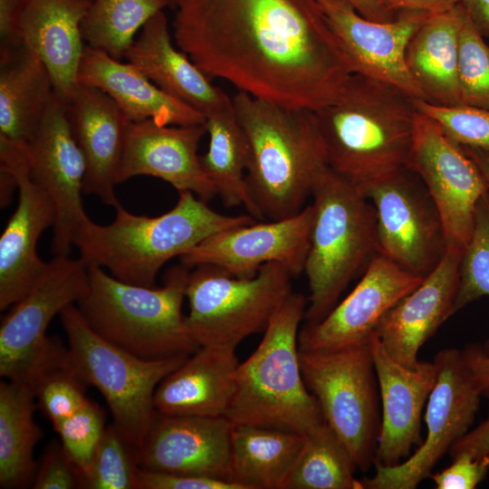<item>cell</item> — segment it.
Returning <instances> with one entry per match:
<instances>
[{
  "mask_svg": "<svg viewBox=\"0 0 489 489\" xmlns=\"http://www.w3.org/2000/svg\"><path fill=\"white\" fill-rule=\"evenodd\" d=\"M0 165L14 176L18 203L0 237V310L21 300L46 267L37 254L43 232L53 226L56 210L50 196L31 177L23 145L0 135Z\"/></svg>",
  "mask_w": 489,
  "mask_h": 489,
  "instance_id": "2e32d148",
  "label": "cell"
},
{
  "mask_svg": "<svg viewBox=\"0 0 489 489\" xmlns=\"http://www.w3.org/2000/svg\"><path fill=\"white\" fill-rule=\"evenodd\" d=\"M105 427L103 410L89 398L71 417L53 427L80 473L89 467Z\"/></svg>",
  "mask_w": 489,
  "mask_h": 489,
  "instance_id": "60d3db41",
  "label": "cell"
},
{
  "mask_svg": "<svg viewBox=\"0 0 489 489\" xmlns=\"http://www.w3.org/2000/svg\"><path fill=\"white\" fill-rule=\"evenodd\" d=\"M0 186H1V206H5L9 201L16 186L15 179L12 173L0 165Z\"/></svg>",
  "mask_w": 489,
  "mask_h": 489,
  "instance_id": "816d5d0a",
  "label": "cell"
},
{
  "mask_svg": "<svg viewBox=\"0 0 489 489\" xmlns=\"http://www.w3.org/2000/svg\"><path fill=\"white\" fill-rule=\"evenodd\" d=\"M303 380L324 421L349 450L358 469L375 464L381 418L377 376L366 342L331 350H299Z\"/></svg>",
  "mask_w": 489,
  "mask_h": 489,
  "instance_id": "30bf717a",
  "label": "cell"
},
{
  "mask_svg": "<svg viewBox=\"0 0 489 489\" xmlns=\"http://www.w3.org/2000/svg\"><path fill=\"white\" fill-rule=\"evenodd\" d=\"M78 82L109 95L130 121L152 120L161 125L205 124V116L171 97L135 65L85 45Z\"/></svg>",
  "mask_w": 489,
  "mask_h": 489,
  "instance_id": "83f0119b",
  "label": "cell"
},
{
  "mask_svg": "<svg viewBox=\"0 0 489 489\" xmlns=\"http://www.w3.org/2000/svg\"><path fill=\"white\" fill-rule=\"evenodd\" d=\"M91 0H29L20 21L22 44L47 68L66 101L78 84L85 42L82 23Z\"/></svg>",
  "mask_w": 489,
  "mask_h": 489,
  "instance_id": "4316f807",
  "label": "cell"
},
{
  "mask_svg": "<svg viewBox=\"0 0 489 489\" xmlns=\"http://www.w3.org/2000/svg\"><path fill=\"white\" fill-rule=\"evenodd\" d=\"M0 53V135L24 145L54 93L53 81L40 58L23 44Z\"/></svg>",
  "mask_w": 489,
  "mask_h": 489,
  "instance_id": "f546056e",
  "label": "cell"
},
{
  "mask_svg": "<svg viewBox=\"0 0 489 489\" xmlns=\"http://www.w3.org/2000/svg\"><path fill=\"white\" fill-rule=\"evenodd\" d=\"M313 207L294 216L242 225L215 234L180 257L189 268L216 266L236 277H252L269 263H277L293 277L304 271L313 222Z\"/></svg>",
  "mask_w": 489,
  "mask_h": 489,
  "instance_id": "e0dca14e",
  "label": "cell"
},
{
  "mask_svg": "<svg viewBox=\"0 0 489 489\" xmlns=\"http://www.w3.org/2000/svg\"><path fill=\"white\" fill-rule=\"evenodd\" d=\"M355 9L365 18L376 22L392 21L397 13L386 10L379 0H348Z\"/></svg>",
  "mask_w": 489,
  "mask_h": 489,
  "instance_id": "f907efd6",
  "label": "cell"
},
{
  "mask_svg": "<svg viewBox=\"0 0 489 489\" xmlns=\"http://www.w3.org/2000/svg\"><path fill=\"white\" fill-rule=\"evenodd\" d=\"M303 435L233 424L226 480L242 489H281Z\"/></svg>",
  "mask_w": 489,
  "mask_h": 489,
  "instance_id": "4dcf8cb0",
  "label": "cell"
},
{
  "mask_svg": "<svg viewBox=\"0 0 489 489\" xmlns=\"http://www.w3.org/2000/svg\"><path fill=\"white\" fill-rule=\"evenodd\" d=\"M407 168L426 187L442 221L447 247L464 249L475 208L489 191L483 172L436 121L417 110Z\"/></svg>",
  "mask_w": 489,
  "mask_h": 489,
  "instance_id": "4fadbf2b",
  "label": "cell"
},
{
  "mask_svg": "<svg viewBox=\"0 0 489 489\" xmlns=\"http://www.w3.org/2000/svg\"><path fill=\"white\" fill-rule=\"evenodd\" d=\"M178 193L176 205L158 216L134 215L120 205L109 225L88 216L77 227L73 244L87 264L105 267L116 279L154 287L159 270L172 258L215 234L255 221L250 215L218 213L192 192Z\"/></svg>",
  "mask_w": 489,
  "mask_h": 489,
  "instance_id": "277c9868",
  "label": "cell"
},
{
  "mask_svg": "<svg viewBox=\"0 0 489 489\" xmlns=\"http://www.w3.org/2000/svg\"><path fill=\"white\" fill-rule=\"evenodd\" d=\"M232 101L247 142L245 180L252 198L268 220L296 215L330 168L314 111L242 91Z\"/></svg>",
  "mask_w": 489,
  "mask_h": 489,
  "instance_id": "7a4b0ae2",
  "label": "cell"
},
{
  "mask_svg": "<svg viewBox=\"0 0 489 489\" xmlns=\"http://www.w3.org/2000/svg\"><path fill=\"white\" fill-rule=\"evenodd\" d=\"M168 2H169V7L176 9L180 0H168Z\"/></svg>",
  "mask_w": 489,
  "mask_h": 489,
  "instance_id": "db71d44e",
  "label": "cell"
},
{
  "mask_svg": "<svg viewBox=\"0 0 489 489\" xmlns=\"http://www.w3.org/2000/svg\"><path fill=\"white\" fill-rule=\"evenodd\" d=\"M468 371L481 393H489V355L483 348L470 345L462 350Z\"/></svg>",
  "mask_w": 489,
  "mask_h": 489,
  "instance_id": "7dc6e473",
  "label": "cell"
},
{
  "mask_svg": "<svg viewBox=\"0 0 489 489\" xmlns=\"http://www.w3.org/2000/svg\"><path fill=\"white\" fill-rule=\"evenodd\" d=\"M173 33L209 78L288 108L328 106L354 74L317 0H180Z\"/></svg>",
  "mask_w": 489,
  "mask_h": 489,
  "instance_id": "6da1fadb",
  "label": "cell"
},
{
  "mask_svg": "<svg viewBox=\"0 0 489 489\" xmlns=\"http://www.w3.org/2000/svg\"><path fill=\"white\" fill-rule=\"evenodd\" d=\"M346 446L323 421L303 435L281 489H364Z\"/></svg>",
  "mask_w": 489,
  "mask_h": 489,
  "instance_id": "836d02e7",
  "label": "cell"
},
{
  "mask_svg": "<svg viewBox=\"0 0 489 489\" xmlns=\"http://www.w3.org/2000/svg\"><path fill=\"white\" fill-rule=\"evenodd\" d=\"M463 249L447 247L421 283L389 309L375 333L398 363L415 369L417 353L454 312Z\"/></svg>",
  "mask_w": 489,
  "mask_h": 489,
  "instance_id": "603a6c76",
  "label": "cell"
},
{
  "mask_svg": "<svg viewBox=\"0 0 489 489\" xmlns=\"http://www.w3.org/2000/svg\"><path fill=\"white\" fill-rule=\"evenodd\" d=\"M232 428L225 416L173 417L157 412L135 449L137 464L150 471L226 480Z\"/></svg>",
  "mask_w": 489,
  "mask_h": 489,
  "instance_id": "44dd1931",
  "label": "cell"
},
{
  "mask_svg": "<svg viewBox=\"0 0 489 489\" xmlns=\"http://www.w3.org/2000/svg\"><path fill=\"white\" fill-rule=\"evenodd\" d=\"M29 0H0L1 50L22 45L20 21Z\"/></svg>",
  "mask_w": 489,
  "mask_h": 489,
  "instance_id": "f6af8a7d",
  "label": "cell"
},
{
  "mask_svg": "<svg viewBox=\"0 0 489 489\" xmlns=\"http://www.w3.org/2000/svg\"><path fill=\"white\" fill-rule=\"evenodd\" d=\"M35 396L22 382L0 383V487L27 488L34 483L38 465L34 459L43 436L34 421Z\"/></svg>",
  "mask_w": 489,
  "mask_h": 489,
  "instance_id": "1f68e13d",
  "label": "cell"
},
{
  "mask_svg": "<svg viewBox=\"0 0 489 489\" xmlns=\"http://www.w3.org/2000/svg\"><path fill=\"white\" fill-rule=\"evenodd\" d=\"M416 112L400 89L353 74L333 102L314 112L330 168L359 188L407 168Z\"/></svg>",
  "mask_w": 489,
  "mask_h": 489,
  "instance_id": "3957f363",
  "label": "cell"
},
{
  "mask_svg": "<svg viewBox=\"0 0 489 489\" xmlns=\"http://www.w3.org/2000/svg\"><path fill=\"white\" fill-rule=\"evenodd\" d=\"M137 489H242L226 480L206 476L150 471L139 467Z\"/></svg>",
  "mask_w": 489,
  "mask_h": 489,
  "instance_id": "ee69618b",
  "label": "cell"
},
{
  "mask_svg": "<svg viewBox=\"0 0 489 489\" xmlns=\"http://www.w3.org/2000/svg\"><path fill=\"white\" fill-rule=\"evenodd\" d=\"M135 449L117 427L106 426L91 462L81 473L83 489H137Z\"/></svg>",
  "mask_w": 489,
  "mask_h": 489,
  "instance_id": "8d00e7d4",
  "label": "cell"
},
{
  "mask_svg": "<svg viewBox=\"0 0 489 489\" xmlns=\"http://www.w3.org/2000/svg\"><path fill=\"white\" fill-rule=\"evenodd\" d=\"M23 147L32 178L55 206L52 251L55 255H69L74 233L88 217L82 199L86 162L72 129L66 101L55 91Z\"/></svg>",
  "mask_w": 489,
  "mask_h": 489,
  "instance_id": "9a60e30c",
  "label": "cell"
},
{
  "mask_svg": "<svg viewBox=\"0 0 489 489\" xmlns=\"http://www.w3.org/2000/svg\"><path fill=\"white\" fill-rule=\"evenodd\" d=\"M124 58L171 97L205 118L233 107L232 98L171 40L164 11L153 15L126 52Z\"/></svg>",
  "mask_w": 489,
  "mask_h": 489,
  "instance_id": "d4e9b609",
  "label": "cell"
},
{
  "mask_svg": "<svg viewBox=\"0 0 489 489\" xmlns=\"http://www.w3.org/2000/svg\"><path fill=\"white\" fill-rule=\"evenodd\" d=\"M82 257L55 255L27 293L12 306L0 327V375L26 384L46 355L47 328L55 315L77 303L88 287Z\"/></svg>",
  "mask_w": 489,
  "mask_h": 489,
  "instance_id": "5bb4252c",
  "label": "cell"
},
{
  "mask_svg": "<svg viewBox=\"0 0 489 489\" xmlns=\"http://www.w3.org/2000/svg\"><path fill=\"white\" fill-rule=\"evenodd\" d=\"M489 471V455L473 458L466 454L453 457V463L441 472L431 474L436 489H474Z\"/></svg>",
  "mask_w": 489,
  "mask_h": 489,
  "instance_id": "7bdbcfd3",
  "label": "cell"
},
{
  "mask_svg": "<svg viewBox=\"0 0 489 489\" xmlns=\"http://www.w3.org/2000/svg\"><path fill=\"white\" fill-rule=\"evenodd\" d=\"M168 6V0H91L82 23L83 40L120 60L144 24Z\"/></svg>",
  "mask_w": 489,
  "mask_h": 489,
  "instance_id": "e575fe53",
  "label": "cell"
},
{
  "mask_svg": "<svg viewBox=\"0 0 489 489\" xmlns=\"http://www.w3.org/2000/svg\"><path fill=\"white\" fill-rule=\"evenodd\" d=\"M414 103L457 144L489 153V110L466 105L440 106L422 100H414Z\"/></svg>",
  "mask_w": 489,
  "mask_h": 489,
  "instance_id": "ab89813d",
  "label": "cell"
},
{
  "mask_svg": "<svg viewBox=\"0 0 489 489\" xmlns=\"http://www.w3.org/2000/svg\"><path fill=\"white\" fill-rule=\"evenodd\" d=\"M435 386L427 405V437L404 462L393 466L375 464L372 477L361 480L367 489H414L474 422L482 395L465 363L461 350L437 352Z\"/></svg>",
  "mask_w": 489,
  "mask_h": 489,
  "instance_id": "7c38bea8",
  "label": "cell"
},
{
  "mask_svg": "<svg viewBox=\"0 0 489 489\" xmlns=\"http://www.w3.org/2000/svg\"><path fill=\"white\" fill-rule=\"evenodd\" d=\"M235 349L199 346L157 387L153 398L156 412L173 417L225 416L240 363Z\"/></svg>",
  "mask_w": 489,
  "mask_h": 489,
  "instance_id": "484cf974",
  "label": "cell"
},
{
  "mask_svg": "<svg viewBox=\"0 0 489 489\" xmlns=\"http://www.w3.org/2000/svg\"><path fill=\"white\" fill-rule=\"evenodd\" d=\"M292 277L277 263L263 265L252 277H236L214 265L193 267L186 287L193 339L198 346L236 347L264 332L292 292Z\"/></svg>",
  "mask_w": 489,
  "mask_h": 489,
  "instance_id": "9c48e42d",
  "label": "cell"
},
{
  "mask_svg": "<svg viewBox=\"0 0 489 489\" xmlns=\"http://www.w3.org/2000/svg\"><path fill=\"white\" fill-rule=\"evenodd\" d=\"M466 13L484 37H489V0H463Z\"/></svg>",
  "mask_w": 489,
  "mask_h": 489,
  "instance_id": "681fc988",
  "label": "cell"
},
{
  "mask_svg": "<svg viewBox=\"0 0 489 489\" xmlns=\"http://www.w3.org/2000/svg\"><path fill=\"white\" fill-rule=\"evenodd\" d=\"M369 347L382 403L375 464L393 466L423 442L421 414L435 386L437 368L434 360H419L415 369L404 367L387 353L375 332L369 337Z\"/></svg>",
  "mask_w": 489,
  "mask_h": 489,
  "instance_id": "7402d4cb",
  "label": "cell"
},
{
  "mask_svg": "<svg viewBox=\"0 0 489 489\" xmlns=\"http://www.w3.org/2000/svg\"><path fill=\"white\" fill-rule=\"evenodd\" d=\"M65 101L86 162L83 193L117 207L116 176L130 120L109 95L91 85L78 82Z\"/></svg>",
  "mask_w": 489,
  "mask_h": 489,
  "instance_id": "cb8c5ba5",
  "label": "cell"
},
{
  "mask_svg": "<svg viewBox=\"0 0 489 489\" xmlns=\"http://www.w3.org/2000/svg\"><path fill=\"white\" fill-rule=\"evenodd\" d=\"M484 351L489 355V340H487L483 348Z\"/></svg>",
  "mask_w": 489,
  "mask_h": 489,
  "instance_id": "11a10c76",
  "label": "cell"
},
{
  "mask_svg": "<svg viewBox=\"0 0 489 489\" xmlns=\"http://www.w3.org/2000/svg\"><path fill=\"white\" fill-rule=\"evenodd\" d=\"M489 297V191L478 201L473 232L463 249L454 312Z\"/></svg>",
  "mask_w": 489,
  "mask_h": 489,
  "instance_id": "74e56055",
  "label": "cell"
},
{
  "mask_svg": "<svg viewBox=\"0 0 489 489\" xmlns=\"http://www.w3.org/2000/svg\"><path fill=\"white\" fill-rule=\"evenodd\" d=\"M205 124L161 125L152 120L130 121L116 176L120 184L133 177L162 179L178 192L189 191L207 202L217 195L205 173L198 145Z\"/></svg>",
  "mask_w": 489,
  "mask_h": 489,
  "instance_id": "ffe728a7",
  "label": "cell"
},
{
  "mask_svg": "<svg viewBox=\"0 0 489 489\" xmlns=\"http://www.w3.org/2000/svg\"><path fill=\"white\" fill-rule=\"evenodd\" d=\"M359 190L375 210L376 254L425 278L446 244L438 211L419 177L405 168Z\"/></svg>",
  "mask_w": 489,
  "mask_h": 489,
  "instance_id": "8fae6325",
  "label": "cell"
},
{
  "mask_svg": "<svg viewBox=\"0 0 489 489\" xmlns=\"http://www.w3.org/2000/svg\"><path fill=\"white\" fill-rule=\"evenodd\" d=\"M466 15L459 37L458 83L462 104L489 110V45Z\"/></svg>",
  "mask_w": 489,
  "mask_h": 489,
  "instance_id": "f35d334b",
  "label": "cell"
},
{
  "mask_svg": "<svg viewBox=\"0 0 489 489\" xmlns=\"http://www.w3.org/2000/svg\"><path fill=\"white\" fill-rule=\"evenodd\" d=\"M466 15L462 3L430 14L409 40L407 67L427 102L463 105L458 83L459 37Z\"/></svg>",
  "mask_w": 489,
  "mask_h": 489,
  "instance_id": "f1b7e54d",
  "label": "cell"
},
{
  "mask_svg": "<svg viewBox=\"0 0 489 489\" xmlns=\"http://www.w3.org/2000/svg\"><path fill=\"white\" fill-rule=\"evenodd\" d=\"M423 279L377 254L345 299L321 321L305 323L299 350H331L368 341L385 313Z\"/></svg>",
  "mask_w": 489,
  "mask_h": 489,
  "instance_id": "d6986e66",
  "label": "cell"
},
{
  "mask_svg": "<svg viewBox=\"0 0 489 489\" xmlns=\"http://www.w3.org/2000/svg\"><path fill=\"white\" fill-rule=\"evenodd\" d=\"M190 269L182 263L169 268L156 288L124 283L88 264V287L76 306L98 335L136 357L191 355L199 346L182 312Z\"/></svg>",
  "mask_w": 489,
  "mask_h": 489,
  "instance_id": "5b68a950",
  "label": "cell"
},
{
  "mask_svg": "<svg viewBox=\"0 0 489 489\" xmlns=\"http://www.w3.org/2000/svg\"><path fill=\"white\" fill-rule=\"evenodd\" d=\"M463 149L476 163L489 183V153L468 147H463Z\"/></svg>",
  "mask_w": 489,
  "mask_h": 489,
  "instance_id": "f5cc1de1",
  "label": "cell"
},
{
  "mask_svg": "<svg viewBox=\"0 0 489 489\" xmlns=\"http://www.w3.org/2000/svg\"><path fill=\"white\" fill-rule=\"evenodd\" d=\"M317 1L354 74L385 82L413 100L426 101L408 70L405 53L413 34L431 14L403 10L392 21L382 23L365 18L348 0Z\"/></svg>",
  "mask_w": 489,
  "mask_h": 489,
  "instance_id": "ac0fdd59",
  "label": "cell"
},
{
  "mask_svg": "<svg viewBox=\"0 0 489 489\" xmlns=\"http://www.w3.org/2000/svg\"><path fill=\"white\" fill-rule=\"evenodd\" d=\"M26 385L53 427L71 417L88 398L86 384L71 365L67 348L55 337Z\"/></svg>",
  "mask_w": 489,
  "mask_h": 489,
  "instance_id": "d590c367",
  "label": "cell"
},
{
  "mask_svg": "<svg viewBox=\"0 0 489 489\" xmlns=\"http://www.w3.org/2000/svg\"><path fill=\"white\" fill-rule=\"evenodd\" d=\"M312 197L314 215L303 271L310 289L306 324L321 321L333 309L376 253L375 210L354 184L329 168Z\"/></svg>",
  "mask_w": 489,
  "mask_h": 489,
  "instance_id": "52a82bcc",
  "label": "cell"
},
{
  "mask_svg": "<svg viewBox=\"0 0 489 489\" xmlns=\"http://www.w3.org/2000/svg\"><path fill=\"white\" fill-rule=\"evenodd\" d=\"M205 127L209 142L200 161L223 204L242 206L255 220L264 219L246 184L248 147L234 107L206 117Z\"/></svg>",
  "mask_w": 489,
  "mask_h": 489,
  "instance_id": "d6a6232c",
  "label": "cell"
},
{
  "mask_svg": "<svg viewBox=\"0 0 489 489\" xmlns=\"http://www.w3.org/2000/svg\"><path fill=\"white\" fill-rule=\"evenodd\" d=\"M308 298L292 291L271 318L256 350L239 363L234 398L225 417L304 435L324 421L302 378L298 347Z\"/></svg>",
  "mask_w": 489,
  "mask_h": 489,
  "instance_id": "8992f818",
  "label": "cell"
},
{
  "mask_svg": "<svg viewBox=\"0 0 489 489\" xmlns=\"http://www.w3.org/2000/svg\"><path fill=\"white\" fill-rule=\"evenodd\" d=\"M74 371L105 398L113 425L137 449L156 415L153 398L161 380L189 355L144 360L110 343L87 323L75 304L59 314Z\"/></svg>",
  "mask_w": 489,
  "mask_h": 489,
  "instance_id": "ba28073f",
  "label": "cell"
},
{
  "mask_svg": "<svg viewBox=\"0 0 489 489\" xmlns=\"http://www.w3.org/2000/svg\"><path fill=\"white\" fill-rule=\"evenodd\" d=\"M81 473L64 451L61 443L46 448L32 484L34 489L81 488Z\"/></svg>",
  "mask_w": 489,
  "mask_h": 489,
  "instance_id": "b9f144b4",
  "label": "cell"
},
{
  "mask_svg": "<svg viewBox=\"0 0 489 489\" xmlns=\"http://www.w3.org/2000/svg\"><path fill=\"white\" fill-rule=\"evenodd\" d=\"M388 11L396 14L403 10L422 11L431 14L443 13L461 4L463 0H379Z\"/></svg>",
  "mask_w": 489,
  "mask_h": 489,
  "instance_id": "c3c4849f",
  "label": "cell"
},
{
  "mask_svg": "<svg viewBox=\"0 0 489 489\" xmlns=\"http://www.w3.org/2000/svg\"><path fill=\"white\" fill-rule=\"evenodd\" d=\"M449 452L452 458L461 454H466L473 458L489 455V417L455 442Z\"/></svg>",
  "mask_w": 489,
  "mask_h": 489,
  "instance_id": "bcb514c9",
  "label": "cell"
}]
</instances>
